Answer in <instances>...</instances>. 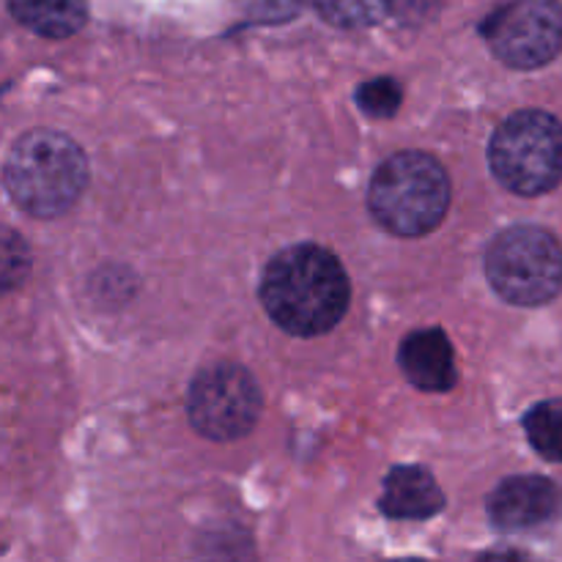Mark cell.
<instances>
[{"mask_svg": "<svg viewBox=\"0 0 562 562\" xmlns=\"http://www.w3.org/2000/svg\"><path fill=\"white\" fill-rule=\"evenodd\" d=\"M382 510L390 519H431L445 505L431 472L423 467H395L384 481Z\"/></svg>", "mask_w": 562, "mask_h": 562, "instance_id": "obj_10", "label": "cell"}, {"mask_svg": "<svg viewBox=\"0 0 562 562\" xmlns=\"http://www.w3.org/2000/svg\"><path fill=\"white\" fill-rule=\"evenodd\" d=\"M368 206L373 220L395 236H426L445 220L450 179L426 151H398L371 179Z\"/></svg>", "mask_w": 562, "mask_h": 562, "instance_id": "obj_3", "label": "cell"}, {"mask_svg": "<svg viewBox=\"0 0 562 562\" xmlns=\"http://www.w3.org/2000/svg\"><path fill=\"white\" fill-rule=\"evenodd\" d=\"M20 25L47 38H66L88 20V0H9Z\"/></svg>", "mask_w": 562, "mask_h": 562, "instance_id": "obj_11", "label": "cell"}, {"mask_svg": "<svg viewBox=\"0 0 562 562\" xmlns=\"http://www.w3.org/2000/svg\"><path fill=\"white\" fill-rule=\"evenodd\" d=\"M401 97L404 93H401L398 80H393V77H376V80H368L357 88V104L371 119H390V115L398 113Z\"/></svg>", "mask_w": 562, "mask_h": 562, "instance_id": "obj_14", "label": "cell"}, {"mask_svg": "<svg viewBox=\"0 0 562 562\" xmlns=\"http://www.w3.org/2000/svg\"><path fill=\"white\" fill-rule=\"evenodd\" d=\"M562 514V492L558 483L536 475L508 477L488 497V516L499 530H532L554 521Z\"/></svg>", "mask_w": 562, "mask_h": 562, "instance_id": "obj_8", "label": "cell"}, {"mask_svg": "<svg viewBox=\"0 0 562 562\" xmlns=\"http://www.w3.org/2000/svg\"><path fill=\"white\" fill-rule=\"evenodd\" d=\"M398 366L404 376L426 393H448L459 382L453 346L437 327L406 335L398 349Z\"/></svg>", "mask_w": 562, "mask_h": 562, "instance_id": "obj_9", "label": "cell"}, {"mask_svg": "<svg viewBox=\"0 0 562 562\" xmlns=\"http://www.w3.org/2000/svg\"><path fill=\"white\" fill-rule=\"evenodd\" d=\"M486 278L510 305H547L562 289V245L538 225L503 231L486 250Z\"/></svg>", "mask_w": 562, "mask_h": 562, "instance_id": "obj_5", "label": "cell"}, {"mask_svg": "<svg viewBox=\"0 0 562 562\" xmlns=\"http://www.w3.org/2000/svg\"><path fill=\"white\" fill-rule=\"evenodd\" d=\"M481 31L503 64L514 69H541L562 49V3L510 0L483 22Z\"/></svg>", "mask_w": 562, "mask_h": 562, "instance_id": "obj_7", "label": "cell"}, {"mask_svg": "<svg viewBox=\"0 0 562 562\" xmlns=\"http://www.w3.org/2000/svg\"><path fill=\"white\" fill-rule=\"evenodd\" d=\"M488 165L516 195L554 190L562 181V124L543 110H519L494 132Z\"/></svg>", "mask_w": 562, "mask_h": 562, "instance_id": "obj_4", "label": "cell"}, {"mask_svg": "<svg viewBox=\"0 0 562 562\" xmlns=\"http://www.w3.org/2000/svg\"><path fill=\"white\" fill-rule=\"evenodd\" d=\"M349 294L344 263L322 245L285 247L263 269V307L280 329L296 338L329 333L349 311Z\"/></svg>", "mask_w": 562, "mask_h": 562, "instance_id": "obj_1", "label": "cell"}, {"mask_svg": "<svg viewBox=\"0 0 562 562\" xmlns=\"http://www.w3.org/2000/svg\"><path fill=\"white\" fill-rule=\"evenodd\" d=\"M261 404V390L250 371L234 362H217L192 379L187 412L198 434L214 442H234L252 431Z\"/></svg>", "mask_w": 562, "mask_h": 562, "instance_id": "obj_6", "label": "cell"}, {"mask_svg": "<svg viewBox=\"0 0 562 562\" xmlns=\"http://www.w3.org/2000/svg\"><path fill=\"white\" fill-rule=\"evenodd\" d=\"M525 431L543 459L562 464V401H543L532 406L525 417Z\"/></svg>", "mask_w": 562, "mask_h": 562, "instance_id": "obj_12", "label": "cell"}, {"mask_svg": "<svg viewBox=\"0 0 562 562\" xmlns=\"http://www.w3.org/2000/svg\"><path fill=\"white\" fill-rule=\"evenodd\" d=\"M313 5L324 20L335 22V25L360 27L382 20L390 0H313Z\"/></svg>", "mask_w": 562, "mask_h": 562, "instance_id": "obj_13", "label": "cell"}, {"mask_svg": "<svg viewBox=\"0 0 562 562\" xmlns=\"http://www.w3.org/2000/svg\"><path fill=\"white\" fill-rule=\"evenodd\" d=\"M88 162L71 137L31 130L5 157V190L33 217H60L80 201Z\"/></svg>", "mask_w": 562, "mask_h": 562, "instance_id": "obj_2", "label": "cell"}]
</instances>
